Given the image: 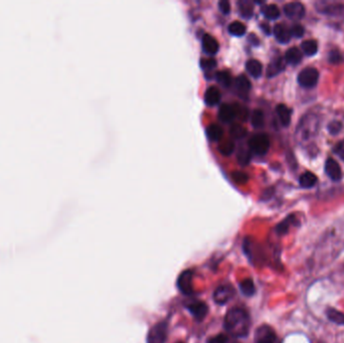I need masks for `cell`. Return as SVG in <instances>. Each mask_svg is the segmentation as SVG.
I'll use <instances>...</instances> for the list:
<instances>
[{"label":"cell","instance_id":"83f0119b","mask_svg":"<svg viewBox=\"0 0 344 343\" xmlns=\"http://www.w3.org/2000/svg\"><path fill=\"white\" fill-rule=\"evenodd\" d=\"M223 129L217 125V124H212L208 127L207 129V136L208 138L211 140V141H214V142H217V141H220L223 137Z\"/></svg>","mask_w":344,"mask_h":343},{"label":"cell","instance_id":"b9f144b4","mask_svg":"<svg viewBox=\"0 0 344 343\" xmlns=\"http://www.w3.org/2000/svg\"><path fill=\"white\" fill-rule=\"evenodd\" d=\"M334 151L342 160H344V140H342L338 144H336Z\"/></svg>","mask_w":344,"mask_h":343},{"label":"cell","instance_id":"ba28073f","mask_svg":"<svg viewBox=\"0 0 344 343\" xmlns=\"http://www.w3.org/2000/svg\"><path fill=\"white\" fill-rule=\"evenodd\" d=\"M192 278H193V272L190 270H185L179 275L177 279V288L183 294V295L187 296L192 294L193 292Z\"/></svg>","mask_w":344,"mask_h":343},{"label":"cell","instance_id":"f1b7e54d","mask_svg":"<svg viewBox=\"0 0 344 343\" xmlns=\"http://www.w3.org/2000/svg\"><path fill=\"white\" fill-rule=\"evenodd\" d=\"M262 12L265 15V17L270 19V20L278 19L280 17V14H281L279 7L277 5H275V4L266 5L265 7H263Z\"/></svg>","mask_w":344,"mask_h":343},{"label":"cell","instance_id":"ab89813d","mask_svg":"<svg viewBox=\"0 0 344 343\" xmlns=\"http://www.w3.org/2000/svg\"><path fill=\"white\" fill-rule=\"evenodd\" d=\"M290 32H291V35L294 36V37H302L303 34H304V28L302 25L300 24H295L293 25L291 28H290Z\"/></svg>","mask_w":344,"mask_h":343},{"label":"cell","instance_id":"6da1fadb","mask_svg":"<svg viewBox=\"0 0 344 343\" xmlns=\"http://www.w3.org/2000/svg\"><path fill=\"white\" fill-rule=\"evenodd\" d=\"M226 330L233 337L248 336L251 328V317L247 310L234 307L229 310L224 322Z\"/></svg>","mask_w":344,"mask_h":343},{"label":"cell","instance_id":"7a4b0ae2","mask_svg":"<svg viewBox=\"0 0 344 343\" xmlns=\"http://www.w3.org/2000/svg\"><path fill=\"white\" fill-rule=\"evenodd\" d=\"M318 127L319 119L316 115L308 114L304 116L296 130V137L298 141L301 144H304L312 140L318 132Z\"/></svg>","mask_w":344,"mask_h":343},{"label":"cell","instance_id":"7bdbcfd3","mask_svg":"<svg viewBox=\"0 0 344 343\" xmlns=\"http://www.w3.org/2000/svg\"><path fill=\"white\" fill-rule=\"evenodd\" d=\"M228 342V337L224 334H219L217 336L212 337L208 343H227Z\"/></svg>","mask_w":344,"mask_h":343},{"label":"cell","instance_id":"74e56055","mask_svg":"<svg viewBox=\"0 0 344 343\" xmlns=\"http://www.w3.org/2000/svg\"><path fill=\"white\" fill-rule=\"evenodd\" d=\"M327 128H328V132L331 135H337L342 129V124L339 121H332L329 123Z\"/></svg>","mask_w":344,"mask_h":343},{"label":"cell","instance_id":"9a60e30c","mask_svg":"<svg viewBox=\"0 0 344 343\" xmlns=\"http://www.w3.org/2000/svg\"><path fill=\"white\" fill-rule=\"evenodd\" d=\"M236 115L235 109L229 104H224L221 106L219 110V118L224 123H229L231 122Z\"/></svg>","mask_w":344,"mask_h":343},{"label":"cell","instance_id":"484cf974","mask_svg":"<svg viewBox=\"0 0 344 343\" xmlns=\"http://www.w3.org/2000/svg\"><path fill=\"white\" fill-rule=\"evenodd\" d=\"M238 10L243 18H251L254 13V8L252 2L248 0H241L238 2Z\"/></svg>","mask_w":344,"mask_h":343},{"label":"cell","instance_id":"f6af8a7d","mask_svg":"<svg viewBox=\"0 0 344 343\" xmlns=\"http://www.w3.org/2000/svg\"><path fill=\"white\" fill-rule=\"evenodd\" d=\"M262 29H263V31H264L266 34H270V33H271V28H270L269 24H267V23H263V24H262Z\"/></svg>","mask_w":344,"mask_h":343},{"label":"cell","instance_id":"30bf717a","mask_svg":"<svg viewBox=\"0 0 344 343\" xmlns=\"http://www.w3.org/2000/svg\"><path fill=\"white\" fill-rule=\"evenodd\" d=\"M189 313L198 321H203L209 312V307L205 302L196 301L188 304L186 306Z\"/></svg>","mask_w":344,"mask_h":343},{"label":"cell","instance_id":"836d02e7","mask_svg":"<svg viewBox=\"0 0 344 343\" xmlns=\"http://www.w3.org/2000/svg\"><path fill=\"white\" fill-rule=\"evenodd\" d=\"M219 150L225 156L231 155L232 152L234 151V143L232 141H226L220 146Z\"/></svg>","mask_w":344,"mask_h":343},{"label":"cell","instance_id":"3957f363","mask_svg":"<svg viewBox=\"0 0 344 343\" xmlns=\"http://www.w3.org/2000/svg\"><path fill=\"white\" fill-rule=\"evenodd\" d=\"M249 147L257 155H265L270 148V139L265 133L256 134L249 140Z\"/></svg>","mask_w":344,"mask_h":343},{"label":"cell","instance_id":"44dd1931","mask_svg":"<svg viewBox=\"0 0 344 343\" xmlns=\"http://www.w3.org/2000/svg\"><path fill=\"white\" fill-rule=\"evenodd\" d=\"M296 218H295V216L291 215L289 217H287L283 222H281L277 227H276V232L279 234V235H284L286 234L291 226H295L296 225Z\"/></svg>","mask_w":344,"mask_h":343},{"label":"cell","instance_id":"8d00e7d4","mask_svg":"<svg viewBox=\"0 0 344 343\" xmlns=\"http://www.w3.org/2000/svg\"><path fill=\"white\" fill-rule=\"evenodd\" d=\"M201 67L205 71H212L217 67V61L214 58H209V59H203L201 61Z\"/></svg>","mask_w":344,"mask_h":343},{"label":"cell","instance_id":"1f68e13d","mask_svg":"<svg viewBox=\"0 0 344 343\" xmlns=\"http://www.w3.org/2000/svg\"><path fill=\"white\" fill-rule=\"evenodd\" d=\"M216 79L218 81L219 84H221L223 87L225 88H228L230 86L231 84V78H230V75L229 72H226V71H223V72H219L217 75H216Z\"/></svg>","mask_w":344,"mask_h":343},{"label":"cell","instance_id":"f546056e","mask_svg":"<svg viewBox=\"0 0 344 343\" xmlns=\"http://www.w3.org/2000/svg\"><path fill=\"white\" fill-rule=\"evenodd\" d=\"M245 26L239 21H232L229 25V32L234 36H242L245 33Z\"/></svg>","mask_w":344,"mask_h":343},{"label":"cell","instance_id":"52a82bcc","mask_svg":"<svg viewBox=\"0 0 344 343\" xmlns=\"http://www.w3.org/2000/svg\"><path fill=\"white\" fill-rule=\"evenodd\" d=\"M234 296V289L230 285L219 286L214 292V301L218 305H226Z\"/></svg>","mask_w":344,"mask_h":343},{"label":"cell","instance_id":"d6a6232c","mask_svg":"<svg viewBox=\"0 0 344 343\" xmlns=\"http://www.w3.org/2000/svg\"><path fill=\"white\" fill-rule=\"evenodd\" d=\"M328 61L332 65H340L344 62V58L338 50H332L328 55Z\"/></svg>","mask_w":344,"mask_h":343},{"label":"cell","instance_id":"f35d334b","mask_svg":"<svg viewBox=\"0 0 344 343\" xmlns=\"http://www.w3.org/2000/svg\"><path fill=\"white\" fill-rule=\"evenodd\" d=\"M232 179L237 183H245L248 181V175L241 171H234L231 174Z\"/></svg>","mask_w":344,"mask_h":343},{"label":"cell","instance_id":"d590c367","mask_svg":"<svg viewBox=\"0 0 344 343\" xmlns=\"http://www.w3.org/2000/svg\"><path fill=\"white\" fill-rule=\"evenodd\" d=\"M230 135L233 138L236 139H241L243 138L245 135H247V130H245L242 126L240 125H233L230 128Z\"/></svg>","mask_w":344,"mask_h":343},{"label":"cell","instance_id":"e575fe53","mask_svg":"<svg viewBox=\"0 0 344 343\" xmlns=\"http://www.w3.org/2000/svg\"><path fill=\"white\" fill-rule=\"evenodd\" d=\"M237 160L240 165H247L251 160V154L243 148H240L237 152Z\"/></svg>","mask_w":344,"mask_h":343},{"label":"cell","instance_id":"8fae6325","mask_svg":"<svg viewBox=\"0 0 344 343\" xmlns=\"http://www.w3.org/2000/svg\"><path fill=\"white\" fill-rule=\"evenodd\" d=\"M318 11L330 16L344 17V5L340 3H327L320 2V7H317Z\"/></svg>","mask_w":344,"mask_h":343},{"label":"cell","instance_id":"277c9868","mask_svg":"<svg viewBox=\"0 0 344 343\" xmlns=\"http://www.w3.org/2000/svg\"><path fill=\"white\" fill-rule=\"evenodd\" d=\"M168 335L167 323L162 321L156 323L147 335V343H165Z\"/></svg>","mask_w":344,"mask_h":343},{"label":"cell","instance_id":"5bb4252c","mask_svg":"<svg viewBox=\"0 0 344 343\" xmlns=\"http://www.w3.org/2000/svg\"><path fill=\"white\" fill-rule=\"evenodd\" d=\"M273 33L276 39L281 43H288L292 37L290 29L282 23H278L274 26Z\"/></svg>","mask_w":344,"mask_h":343},{"label":"cell","instance_id":"7c38bea8","mask_svg":"<svg viewBox=\"0 0 344 343\" xmlns=\"http://www.w3.org/2000/svg\"><path fill=\"white\" fill-rule=\"evenodd\" d=\"M202 44H203V50L206 54H208L209 56H215L218 52H219V42L217 41V39L210 35V34H205L202 40Z\"/></svg>","mask_w":344,"mask_h":343},{"label":"cell","instance_id":"2e32d148","mask_svg":"<svg viewBox=\"0 0 344 343\" xmlns=\"http://www.w3.org/2000/svg\"><path fill=\"white\" fill-rule=\"evenodd\" d=\"M221 92L216 87H210L205 94V101L208 106H216L221 102Z\"/></svg>","mask_w":344,"mask_h":343},{"label":"cell","instance_id":"60d3db41","mask_svg":"<svg viewBox=\"0 0 344 343\" xmlns=\"http://www.w3.org/2000/svg\"><path fill=\"white\" fill-rule=\"evenodd\" d=\"M219 8L224 14H229L230 12V3L228 0H221L219 2Z\"/></svg>","mask_w":344,"mask_h":343},{"label":"cell","instance_id":"d4e9b609","mask_svg":"<svg viewBox=\"0 0 344 343\" xmlns=\"http://www.w3.org/2000/svg\"><path fill=\"white\" fill-rule=\"evenodd\" d=\"M317 181H318L317 176L310 171L304 172L303 174H301V176L299 178V183L304 188H311V187L315 186Z\"/></svg>","mask_w":344,"mask_h":343},{"label":"cell","instance_id":"ee69618b","mask_svg":"<svg viewBox=\"0 0 344 343\" xmlns=\"http://www.w3.org/2000/svg\"><path fill=\"white\" fill-rule=\"evenodd\" d=\"M249 40L253 45H258L259 44V39L255 34H250L249 36Z\"/></svg>","mask_w":344,"mask_h":343},{"label":"cell","instance_id":"ac0fdd59","mask_svg":"<svg viewBox=\"0 0 344 343\" xmlns=\"http://www.w3.org/2000/svg\"><path fill=\"white\" fill-rule=\"evenodd\" d=\"M285 70V62L282 58H277L270 63L267 69V77L273 78Z\"/></svg>","mask_w":344,"mask_h":343},{"label":"cell","instance_id":"7402d4cb","mask_svg":"<svg viewBox=\"0 0 344 343\" xmlns=\"http://www.w3.org/2000/svg\"><path fill=\"white\" fill-rule=\"evenodd\" d=\"M235 87H236L238 93L240 95L244 96L250 92V90L252 88V84L249 81V79L244 75H239L235 80Z\"/></svg>","mask_w":344,"mask_h":343},{"label":"cell","instance_id":"4dcf8cb0","mask_svg":"<svg viewBox=\"0 0 344 343\" xmlns=\"http://www.w3.org/2000/svg\"><path fill=\"white\" fill-rule=\"evenodd\" d=\"M252 125L254 128L259 129L264 126L265 119H264V113L261 110H255L252 115Z\"/></svg>","mask_w":344,"mask_h":343},{"label":"cell","instance_id":"5b68a950","mask_svg":"<svg viewBox=\"0 0 344 343\" xmlns=\"http://www.w3.org/2000/svg\"><path fill=\"white\" fill-rule=\"evenodd\" d=\"M319 79V73L314 68H306L298 75V83L301 87L309 89L316 86Z\"/></svg>","mask_w":344,"mask_h":343},{"label":"cell","instance_id":"d6986e66","mask_svg":"<svg viewBox=\"0 0 344 343\" xmlns=\"http://www.w3.org/2000/svg\"><path fill=\"white\" fill-rule=\"evenodd\" d=\"M276 112L281 124L284 127H288L291 123V110L284 104H280L277 106Z\"/></svg>","mask_w":344,"mask_h":343},{"label":"cell","instance_id":"9c48e42d","mask_svg":"<svg viewBox=\"0 0 344 343\" xmlns=\"http://www.w3.org/2000/svg\"><path fill=\"white\" fill-rule=\"evenodd\" d=\"M284 12L292 20H300L305 15V7L300 2H290L284 6Z\"/></svg>","mask_w":344,"mask_h":343},{"label":"cell","instance_id":"e0dca14e","mask_svg":"<svg viewBox=\"0 0 344 343\" xmlns=\"http://www.w3.org/2000/svg\"><path fill=\"white\" fill-rule=\"evenodd\" d=\"M303 59V54L302 52L297 47H291L286 52L285 54V61L290 64V65H298Z\"/></svg>","mask_w":344,"mask_h":343},{"label":"cell","instance_id":"4fadbf2b","mask_svg":"<svg viewBox=\"0 0 344 343\" xmlns=\"http://www.w3.org/2000/svg\"><path fill=\"white\" fill-rule=\"evenodd\" d=\"M325 171L327 175L334 181H338L342 177V171L337 163L333 158H328L325 163Z\"/></svg>","mask_w":344,"mask_h":343},{"label":"cell","instance_id":"603a6c76","mask_svg":"<svg viewBox=\"0 0 344 343\" xmlns=\"http://www.w3.org/2000/svg\"><path fill=\"white\" fill-rule=\"evenodd\" d=\"M245 69H247V72L255 79L260 78L263 73V66L257 60L248 61L247 64H245Z\"/></svg>","mask_w":344,"mask_h":343},{"label":"cell","instance_id":"cb8c5ba5","mask_svg":"<svg viewBox=\"0 0 344 343\" xmlns=\"http://www.w3.org/2000/svg\"><path fill=\"white\" fill-rule=\"evenodd\" d=\"M239 290L244 296H248V297L253 296L256 292V287L254 284V281L250 278L242 280L239 283Z\"/></svg>","mask_w":344,"mask_h":343},{"label":"cell","instance_id":"4316f807","mask_svg":"<svg viewBox=\"0 0 344 343\" xmlns=\"http://www.w3.org/2000/svg\"><path fill=\"white\" fill-rule=\"evenodd\" d=\"M301 48H302V52L306 56L312 57V56L316 55V53L318 51V44L315 40L308 39V40H305L301 43Z\"/></svg>","mask_w":344,"mask_h":343},{"label":"cell","instance_id":"ffe728a7","mask_svg":"<svg viewBox=\"0 0 344 343\" xmlns=\"http://www.w3.org/2000/svg\"><path fill=\"white\" fill-rule=\"evenodd\" d=\"M326 317L328 318L329 321H331L334 324L337 325H344V313L336 310L335 308L332 307H327L325 310Z\"/></svg>","mask_w":344,"mask_h":343},{"label":"cell","instance_id":"8992f818","mask_svg":"<svg viewBox=\"0 0 344 343\" xmlns=\"http://www.w3.org/2000/svg\"><path fill=\"white\" fill-rule=\"evenodd\" d=\"M255 343H278L275 330L269 325H262L256 330Z\"/></svg>","mask_w":344,"mask_h":343}]
</instances>
